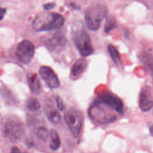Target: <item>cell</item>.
Segmentation results:
<instances>
[{
    "mask_svg": "<svg viewBox=\"0 0 153 153\" xmlns=\"http://www.w3.org/2000/svg\"><path fill=\"white\" fill-rule=\"evenodd\" d=\"M1 132L3 137L8 141L18 142L24 136L25 128L19 119L13 116H9L2 121Z\"/></svg>",
    "mask_w": 153,
    "mask_h": 153,
    "instance_id": "1",
    "label": "cell"
},
{
    "mask_svg": "<svg viewBox=\"0 0 153 153\" xmlns=\"http://www.w3.org/2000/svg\"><path fill=\"white\" fill-rule=\"evenodd\" d=\"M65 23L63 17L59 13H50L46 16L39 15L33 22V27L38 31H49L60 28Z\"/></svg>",
    "mask_w": 153,
    "mask_h": 153,
    "instance_id": "2",
    "label": "cell"
},
{
    "mask_svg": "<svg viewBox=\"0 0 153 153\" xmlns=\"http://www.w3.org/2000/svg\"><path fill=\"white\" fill-rule=\"evenodd\" d=\"M106 13V7L102 4H95L90 6L85 14V22L88 29L93 31L98 30Z\"/></svg>",
    "mask_w": 153,
    "mask_h": 153,
    "instance_id": "3",
    "label": "cell"
},
{
    "mask_svg": "<svg viewBox=\"0 0 153 153\" xmlns=\"http://www.w3.org/2000/svg\"><path fill=\"white\" fill-rule=\"evenodd\" d=\"M74 42L80 54L87 57L93 53L89 34L83 29L76 30L74 34Z\"/></svg>",
    "mask_w": 153,
    "mask_h": 153,
    "instance_id": "4",
    "label": "cell"
},
{
    "mask_svg": "<svg viewBox=\"0 0 153 153\" xmlns=\"http://www.w3.org/2000/svg\"><path fill=\"white\" fill-rule=\"evenodd\" d=\"M64 118L74 137H77L83 124L84 118L81 112L75 109H69L65 113Z\"/></svg>",
    "mask_w": 153,
    "mask_h": 153,
    "instance_id": "5",
    "label": "cell"
},
{
    "mask_svg": "<svg viewBox=\"0 0 153 153\" xmlns=\"http://www.w3.org/2000/svg\"><path fill=\"white\" fill-rule=\"evenodd\" d=\"M34 45L29 40H23L17 45L16 55L18 60L24 64L30 62L34 54Z\"/></svg>",
    "mask_w": 153,
    "mask_h": 153,
    "instance_id": "6",
    "label": "cell"
},
{
    "mask_svg": "<svg viewBox=\"0 0 153 153\" xmlns=\"http://www.w3.org/2000/svg\"><path fill=\"white\" fill-rule=\"evenodd\" d=\"M39 75L47 85L51 88H57L60 86V81L54 71L47 66H41L39 70Z\"/></svg>",
    "mask_w": 153,
    "mask_h": 153,
    "instance_id": "7",
    "label": "cell"
},
{
    "mask_svg": "<svg viewBox=\"0 0 153 153\" xmlns=\"http://www.w3.org/2000/svg\"><path fill=\"white\" fill-rule=\"evenodd\" d=\"M99 99L103 103L116 111L120 113H122L123 111V103L116 95L109 92H103L99 96Z\"/></svg>",
    "mask_w": 153,
    "mask_h": 153,
    "instance_id": "8",
    "label": "cell"
},
{
    "mask_svg": "<svg viewBox=\"0 0 153 153\" xmlns=\"http://www.w3.org/2000/svg\"><path fill=\"white\" fill-rule=\"evenodd\" d=\"M139 105L140 109L143 112L148 111L153 107V99L147 87L143 88L140 93Z\"/></svg>",
    "mask_w": 153,
    "mask_h": 153,
    "instance_id": "9",
    "label": "cell"
},
{
    "mask_svg": "<svg viewBox=\"0 0 153 153\" xmlns=\"http://www.w3.org/2000/svg\"><path fill=\"white\" fill-rule=\"evenodd\" d=\"M66 42L65 35L62 32H56L51 39L46 41L47 48L50 51H54L57 47H63Z\"/></svg>",
    "mask_w": 153,
    "mask_h": 153,
    "instance_id": "10",
    "label": "cell"
},
{
    "mask_svg": "<svg viewBox=\"0 0 153 153\" xmlns=\"http://www.w3.org/2000/svg\"><path fill=\"white\" fill-rule=\"evenodd\" d=\"M87 61L84 59L77 60L71 68V75L74 78H77L82 75L87 68Z\"/></svg>",
    "mask_w": 153,
    "mask_h": 153,
    "instance_id": "11",
    "label": "cell"
},
{
    "mask_svg": "<svg viewBox=\"0 0 153 153\" xmlns=\"http://www.w3.org/2000/svg\"><path fill=\"white\" fill-rule=\"evenodd\" d=\"M89 115L94 120L102 123L106 121V113L105 111L98 105H94L89 109Z\"/></svg>",
    "mask_w": 153,
    "mask_h": 153,
    "instance_id": "12",
    "label": "cell"
},
{
    "mask_svg": "<svg viewBox=\"0 0 153 153\" xmlns=\"http://www.w3.org/2000/svg\"><path fill=\"white\" fill-rule=\"evenodd\" d=\"M27 81L29 87L32 93L38 95L41 91V85L35 74H29L27 76Z\"/></svg>",
    "mask_w": 153,
    "mask_h": 153,
    "instance_id": "13",
    "label": "cell"
},
{
    "mask_svg": "<svg viewBox=\"0 0 153 153\" xmlns=\"http://www.w3.org/2000/svg\"><path fill=\"white\" fill-rule=\"evenodd\" d=\"M50 148L53 151L57 150L61 145V141L60 136L57 133V131L52 128L50 130Z\"/></svg>",
    "mask_w": 153,
    "mask_h": 153,
    "instance_id": "14",
    "label": "cell"
},
{
    "mask_svg": "<svg viewBox=\"0 0 153 153\" xmlns=\"http://www.w3.org/2000/svg\"><path fill=\"white\" fill-rule=\"evenodd\" d=\"M108 53L115 64L117 65H120L121 64V59L120 54L118 51L117 48L113 45L109 44L108 47Z\"/></svg>",
    "mask_w": 153,
    "mask_h": 153,
    "instance_id": "15",
    "label": "cell"
},
{
    "mask_svg": "<svg viewBox=\"0 0 153 153\" xmlns=\"http://www.w3.org/2000/svg\"><path fill=\"white\" fill-rule=\"evenodd\" d=\"M46 115L48 120L54 124H57L60 122L61 117L60 114L53 108L49 107L46 111Z\"/></svg>",
    "mask_w": 153,
    "mask_h": 153,
    "instance_id": "16",
    "label": "cell"
},
{
    "mask_svg": "<svg viewBox=\"0 0 153 153\" xmlns=\"http://www.w3.org/2000/svg\"><path fill=\"white\" fill-rule=\"evenodd\" d=\"M141 60L146 68L153 75V57L148 54H143L141 56Z\"/></svg>",
    "mask_w": 153,
    "mask_h": 153,
    "instance_id": "17",
    "label": "cell"
},
{
    "mask_svg": "<svg viewBox=\"0 0 153 153\" xmlns=\"http://www.w3.org/2000/svg\"><path fill=\"white\" fill-rule=\"evenodd\" d=\"M36 136L39 140L44 142L47 141L49 136L48 131L46 127L41 126L37 129L36 131Z\"/></svg>",
    "mask_w": 153,
    "mask_h": 153,
    "instance_id": "18",
    "label": "cell"
},
{
    "mask_svg": "<svg viewBox=\"0 0 153 153\" xmlns=\"http://www.w3.org/2000/svg\"><path fill=\"white\" fill-rule=\"evenodd\" d=\"M41 108L40 103H39L38 100L35 97H31L28 100L27 104V108L30 111H37Z\"/></svg>",
    "mask_w": 153,
    "mask_h": 153,
    "instance_id": "19",
    "label": "cell"
},
{
    "mask_svg": "<svg viewBox=\"0 0 153 153\" xmlns=\"http://www.w3.org/2000/svg\"><path fill=\"white\" fill-rule=\"evenodd\" d=\"M117 26V23L114 18L112 17H109L108 19H107L105 25V32L107 33H109L111 31L115 29Z\"/></svg>",
    "mask_w": 153,
    "mask_h": 153,
    "instance_id": "20",
    "label": "cell"
},
{
    "mask_svg": "<svg viewBox=\"0 0 153 153\" xmlns=\"http://www.w3.org/2000/svg\"><path fill=\"white\" fill-rule=\"evenodd\" d=\"M56 103L57 106V108L59 110H60V111H63L64 110L65 105L63 104V100H62V99L60 97L57 96L56 97Z\"/></svg>",
    "mask_w": 153,
    "mask_h": 153,
    "instance_id": "21",
    "label": "cell"
},
{
    "mask_svg": "<svg viewBox=\"0 0 153 153\" xmlns=\"http://www.w3.org/2000/svg\"><path fill=\"white\" fill-rule=\"evenodd\" d=\"M55 7V4L53 2H50L47 3L44 5V8L46 10H50L53 9Z\"/></svg>",
    "mask_w": 153,
    "mask_h": 153,
    "instance_id": "22",
    "label": "cell"
},
{
    "mask_svg": "<svg viewBox=\"0 0 153 153\" xmlns=\"http://www.w3.org/2000/svg\"><path fill=\"white\" fill-rule=\"evenodd\" d=\"M10 153H22L21 150L17 146H13L11 148Z\"/></svg>",
    "mask_w": 153,
    "mask_h": 153,
    "instance_id": "23",
    "label": "cell"
},
{
    "mask_svg": "<svg viewBox=\"0 0 153 153\" xmlns=\"http://www.w3.org/2000/svg\"><path fill=\"white\" fill-rule=\"evenodd\" d=\"M6 13V10L4 8H0V20H2Z\"/></svg>",
    "mask_w": 153,
    "mask_h": 153,
    "instance_id": "24",
    "label": "cell"
},
{
    "mask_svg": "<svg viewBox=\"0 0 153 153\" xmlns=\"http://www.w3.org/2000/svg\"><path fill=\"white\" fill-rule=\"evenodd\" d=\"M149 133H150V134L153 136V126H151L149 127Z\"/></svg>",
    "mask_w": 153,
    "mask_h": 153,
    "instance_id": "25",
    "label": "cell"
},
{
    "mask_svg": "<svg viewBox=\"0 0 153 153\" xmlns=\"http://www.w3.org/2000/svg\"><path fill=\"white\" fill-rule=\"evenodd\" d=\"M22 153H28V152H26H26H22Z\"/></svg>",
    "mask_w": 153,
    "mask_h": 153,
    "instance_id": "26",
    "label": "cell"
}]
</instances>
